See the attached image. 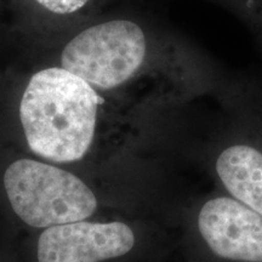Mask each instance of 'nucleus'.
<instances>
[{
    "label": "nucleus",
    "instance_id": "1",
    "mask_svg": "<svg viewBox=\"0 0 262 262\" xmlns=\"http://www.w3.org/2000/svg\"><path fill=\"white\" fill-rule=\"evenodd\" d=\"M62 68L94 89L112 91L149 70L199 91L221 78L210 57L185 38L156 44L146 29L129 18H113L84 29L66 45Z\"/></svg>",
    "mask_w": 262,
    "mask_h": 262
},
{
    "label": "nucleus",
    "instance_id": "2",
    "mask_svg": "<svg viewBox=\"0 0 262 262\" xmlns=\"http://www.w3.org/2000/svg\"><path fill=\"white\" fill-rule=\"evenodd\" d=\"M104 103L96 89L64 68L38 72L19 104L29 148L51 162L81 159L93 143L98 107Z\"/></svg>",
    "mask_w": 262,
    "mask_h": 262
},
{
    "label": "nucleus",
    "instance_id": "3",
    "mask_svg": "<svg viewBox=\"0 0 262 262\" xmlns=\"http://www.w3.org/2000/svg\"><path fill=\"white\" fill-rule=\"evenodd\" d=\"M4 186L14 211L32 227L84 221L97 208L96 196L79 178L37 160L12 163Z\"/></svg>",
    "mask_w": 262,
    "mask_h": 262
},
{
    "label": "nucleus",
    "instance_id": "4",
    "mask_svg": "<svg viewBox=\"0 0 262 262\" xmlns=\"http://www.w3.org/2000/svg\"><path fill=\"white\" fill-rule=\"evenodd\" d=\"M134 244V232L123 222H71L42 232L38 241V261L100 262L123 256Z\"/></svg>",
    "mask_w": 262,
    "mask_h": 262
},
{
    "label": "nucleus",
    "instance_id": "5",
    "mask_svg": "<svg viewBox=\"0 0 262 262\" xmlns=\"http://www.w3.org/2000/svg\"><path fill=\"white\" fill-rule=\"evenodd\" d=\"M198 226L216 256L262 262V215L243 203L226 196L206 202Z\"/></svg>",
    "mask_w": 262,
    "mask_h": 262
},
{
    "label": "nucleus",
    "instance_id": "6",
    "mask_svg": "<svg viewBox=\"0 0 262 262\" xmlns=\"http://www.w3.org/2000/svg\"><path fill=\"white\" fill-rule=\"evenodd\" d=\"M216 172L227 191L262 215V152L247 143H235L216 159Z\"/></svg>",
    "mask_w": 262,
    "mask_h": 262
},
{
    "label": "nucleus",
    "instance_id": "7",
    "mask_svg": "<svg viewBox=\"0 0 262 262\" xmlns=\"http://www.w3.org/2000/svg\"><path fill=\"white\" fill-rule=\"evenodd\" d=\"M234 14L262 49V0H211Z\"/></svg>",
    "mask_w": 262,
    "mask_h": 262
},
{
    "label": "nucleus",
    "instance_id": "8",
    "mask_svg": "<svg viewBox=\"0 0 262 262\" xmlns=\"http://www.w3.org/2000/svg\"><path fill=\"white\" fill-rule=\"evenodd\" d=\"M42 8L55 14L67 15L84 8L90 0H35Z\"/></svg>",
    "mask_w": 262,
    "mask_h": 262
}]
</instances>
